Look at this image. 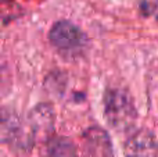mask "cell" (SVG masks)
Masks as SVG:
<instances>
[{"label":"cell","mask_w":158,"mask_h":157,"mask_svg":"<svg viewBox=\"0 0 158 157\" xmlns=\"http://www.w3.org/2000/svg\"><path fill=\"white\" fill-rule=\"evenodd\" d=\"M46 157H79L77 145L67 136H53L46 142Z\"/></svg>","instance_id":"obj_7"},{"label":"cell","mask_w":158,"mask_h":157,"mask_svg":"<svg viewBox=\"0 0 158 157\" xmlns=\"http://www.w3.org/2000/svg\"><path fill=\"white\" fill-rule=\"evenodd\" d=\"M2 142L19 150H28L35 145L28 124L24 125L15 114L7 110L2 116Z\"/></svg>","instance_id":"obj_3"},{"label":"cell","mask_w":158,"mask_h":157,"mask_svg":"<svg viewBox=\"0 0 158 157\" xmlns=\"http://www.w3.org/2000/svg\"><path fill=\"white\" fill-rule=\"evenodd\" d=\"M28 128L31 131L33 141H46L49 142L54 134L56 114L54 110L47 103H40L31 110L28 116Z\"/></svg>","instance_id":"obj_4"},{"label":"cell","mask_w":158,"mask_h":157,"mask_svg":"<svg viewBox=\"0 0 158 157\" xmlns=\"http://www.w3.org/2000/svg\"><path fill=\"white\" fill-rule=\"evenodd\" d=\"M103 108L106 121L118 132L132 131L137 121V108L133 97L126 89L108 88L103 96Z\"/></svg>","instance_id":"obj_1"},{"label":"cell","mask_w":158,"mask_h":157,"mask_svg":"<svg viewBox=\"0 0 158 157\" xmlns=\"http://www.w3.org/2000/svg\"><path fill=\"white\" fill-rule=\"evenodd\" d=\"M157 2H158V0H157Z\"/></svg>","instance_id":"obj_9"},{"label":"cell","mask_w":158,"mask_h":157,"mask_svg":"<svg viewBox=\"0 0 158 157\" xmlns=\"http://www.w3.org/2000/svg\"><path fill=\"white\" fill-rule=\"evenodd\" d=\"M125 157H158V141L151 131L137 129L125 142Z\"/></svg>","instance_id":"obj_6"},{"label":"cell","mask_w":158,"mask_h":157,"mask_svg":"<svg viewBox=\"0 0 158 157\" xmlns=\"http://www.w3.org/2000/svg\"><path fill=\"white\" fill-rule=\"evenodd\" d=\"M65 86V75L61 74L60 71H54L46 78V88L49 92L54 95H61Z\"/></svg>","instance_id":"obj_8"},{"label":"cell","mask_w":158,"mask_h":157,"mask_svg":"<svg viewBox=\"0 0 158 157\" xmlns=\"http://www.w3.org/2000/svg\"><path fill=\"white\" fill-rule=\"evenodd\" d=\"M83 157H114L108 134L100 127H90L82 134Z\"/></svg>","instance_id":"obj_5"},{"label":"cell","mask_w":158,"mask_h":157,"mask_svg":"<svg viewBox=\"0 0 158 157\" xmlns=\"http://www.w3.org/2000/svg\"><path fill=\"white\" fill-rule=\"evenodd\" d=\"M49 40L65 58L81 57L89 47L86 33L78 25L67 19H60L52 25L49 31Z\"/></svg>","instance_id":"obj_2"}]
</instances>
